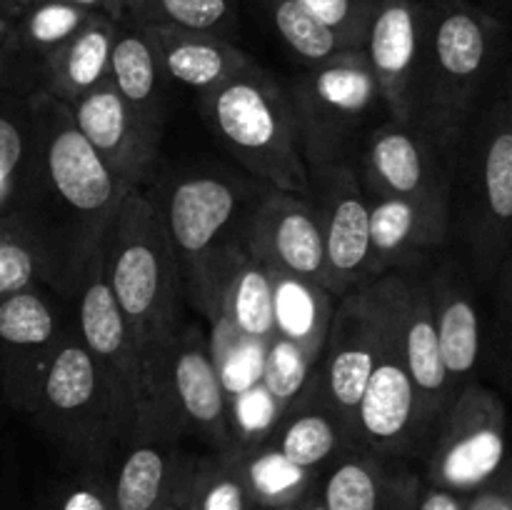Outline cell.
<instances>
[{"mask_svg": "<svg viewBox=\"0 0 512 510\" xmlns=\"http://www.w3.org/2000/svg\"><path fill=\"white\" fill-rule=\"evenodd\" d=\"M505 55L508 23L473 0H428V33L408 128L455 163Z\"/></svg>", "mask_w": 512, "mask_h": 510, "instance_id": "6da1fadb", "label": "cell"}, {"mask_svg": "<svg viewBox=\"0 0 512 510\" xmlns=\"http://www.w3.org/2000/svg\"><path fill=\"white\" fill-rule=\"evenodd\" d=\"M80 283L83 290L78 338L113 393L130 428V440H175L185 428L170 385V355L165 360L148 358L123 310L115 303L113 290L103 275L100 250L83 268Z\"/></svg>", "mask_w": 512, "mask_h": 510, "instance_id": "7a4b0ae2", "label": "cell"}, {"mask_svg": "<svg viewBox=\"0 0 512 510\" xmlns=\"http://www.w3.org/2000/svg\"><path fill=\"white\" fill-rule=\"evenodd\" d=\"M100 263L115 303L145 353L170 348L180 330V270L163 210L140 188L120 200L100 245Z\"/></svg>", "mask_w": 512, "mask_h": 510, "instance_id": "3957f363", "label": "cell"}, {"mask_svg": "<svg viewBox=\"0 0 512 510\" xmlns=\"http://www.w3.org/2000/svg\"><path fill=\"white\" fill-rule=\"evenodd\" d=\"M205 123L233 158L273 190L308 195L310 173L290 93L253 63L203 95Z\"/></svg>", "mask_w": 512, "mask_h": 510, "instance_id": "277c9868", "label": "cell"}, {"mask_svg": "<svg viewBox=\"0 0 512 510\" xmlns=\"http://www.w3.org/2000/svg\"><path fill=\"white\" fill-rule=\"evenodd\" d=\"M475 280L490 288L512 240V95L478 113L458 150L453 208Z\"/></svg>", "mask_w": 512, "mask_h": 510, "instance_id": "5b68a950", "label": "cell"}, {"mask_svg": "<svg viewBox=\"0 0 512 510\" xmlns=\"http://www.w3.org/2000/svg\"><path fill=\"white\" fill-rule=\"evenodd\" d=\"M163 220L190 303L218 323L225 283L248 250L243 245V193L220 175H188L170 188Z\"/></svg>", "mask_w": 512, "mask_h": 510, "instance_id": "8992f818", "label": "cell"}, {"mask_svg": "<svg viewBox=\"0 0 512 510\" xmlns=\"http://www.w3.org/2000/svg\"><path fill=\"white\" fill-rule=\"evenodd\" d=\"M33 108V158L25 185H45L48 193L78 220L83 230L85 265L103 245L105 233L128 190L115 180L105 160L75 125L68 105L43 90L30 95ZM23 195V200H25Z\"/></svg>", "mask_w": 512, "mask_h": 510, "instance_id": "52a82bcc", "label": "cell"}, {"mask_svg": "<svg viewBox=\"0 0 512 510\" xmlns=\"http://www.w3.org/2000/svg\"><path fill=\"white\" fill-rule=\"evenodd\" d=\"M298 118L308 170L328 165L358 168L375 113L385 108L363 48L338 50L310 65L288 90Z\"/></svg>", "mask_w": 512, "mask_h": 510, "instance_id": "ba28073f", "label": "cell"}, {"mask_svg": "<svg viewBox=\"0 0 512 510\" xmlns=\"http://www.w3.org/2000/svg\"><path fill=\"white\" fill-rule=\"evenodd\" d=\"M35 423L85 470H103L130 428L80 338L60 340L38 388Z\"/></svg>", "mask_w": 512, "mask_h": 510, "instance_id": "9c48e42d", "label": "cell"}, {"mask_svg": "<svg viewBox=\"0 0 512 510\" xmlns=\"http://www.w3.org/2000/svg\"><path fill=\"white\" fill-rule=\"evenodd\" d=\"M400 285L403 273H388L338 298L320 358L315 360L303 388L328 405L343 420L350 435L355 410L378 363Z\"/></svg>", "mask_w": 512, "mask_h": 510, "instance_id": "30bf717a", "label": "cell"}, {"mask_svg": "<svg viewBox=\"0 0 512 510\" xmlns=\"http://www.w3.org/2000/svg\"><path fill=\"white\" fill-rule=\"evenodd\" d=\"M508 458V410L503 398L473 380L455 395L438 423L425 453L423 483L470 495L488 483Z\"/></svg>", "mask_w": 512, "mask_h": 510, "instance_id": "8fae6325", "label": "cell"}, {"mask_svg": "<svg viewBox=\"0 0 512 510\" xmlns=\"http://www.w3.org/2000/svg\"><path fill=\"white\" fill-rule=\"evenodd\" d=\"M378 363L370 373L358 410H355V448L390 460L423 458L425 440L420 433L418 395L400 353V305L405 293V270Z\"/></svg>", "mask_w": 512, "mask_h": 510, "instance_id": "7c38bea8", "label": "cell"}, {"mask_svg": "<svg viewBox=\"0 0 512 510\" xmlns=\"http://www.w3.org/2000/svg\"><path fill=\"white\" fill-rule=\"evenodd\" d=\"M368 198H398L425 208H453L455 163L418 130L385 120L370 130L358 163Z\"/></svg>", "mask_w": 512, "mask_h": 510, "instance_id": "4fadbf2b", "label": "cell"}, {"mask_svg": "<svg viewBox=\"0 0 512 510\" xmlns=\"http://www.w3.org/2000/svg\"><path fill=\"white\" fill-rule=\"evenodd\" d=\"M310 173L305 198L323 228V288L335 300L370 283V200L355 165H328Z\"/></svg>", "mask_w": 512, "mask_h": 510, "instance_id": "5bb4252c", "label": "cell"}, {"mask_svg": "<svg viewBox=\"0 0 512 510\" xmlns=\"http://www.w3.org/2000/svg\"><path fill=\"white\" fill-rule=\"evenodd\" d=\"M60 340L58 315L35 285L0 298V393L10 408L33 413Z\"/></svg>", "mask_w": 512, "mask_h": 510, "instance_id": "9a60e30c", "label": "cell"}, {"mask_svg": "<svg viewBox=\"0 0 512 510\" xmlns=\"http://www.w3.org/2000/svg\"><path fill=\"white\" fill-rule=\"evenodd\" d=\"M428 33V0H378L365 33V58L383 95L385 113L410 125L413 93Z\"/></svg>", "mask_w": 512, "mask_h": 510, "instance_id": "2e32d148", "label": "cell"}, {"mask_svg": "<svg viewBox=\"0 0 512 510\" xmlns=\"http://www.w3.org/2000/svg\"><path fill=\"white\" fill-rule=\"evenodd\" d=\"M243 245L268 270L323 285V228L313 203L303 195L270 188L258 208L245 218Z\"/></svg>", "mask_w": 512, "mask_h": 510, "instance_id": "e0dca14e", "label": "cell"}, {"mask_svg": "<svg viewBox=\"0 0 512 510\" xmlns=\"http://www.w3.org/2000/svg\"><path fill=\"white\" fill-rule=\"evenodd\" d=\"M170 385L185 430L200 433L215 453L238 448V433L230 425L228 395L213 348L193 325H180L170 348Z\"/></svg>", "mask_w": 512, "mask_h": 510, "instance_id": "ac0fdd59", "label": "cell"}, {"mask_svg": "<svg viewBox=\"0 0 512 510\" xmlns=\"http://www.w3.org/2000/svg\"><path fill=\"white\" fill-rule=\"evenodd\" d=\"M70 113L85 140L128 193L148 180L150 170L158 163L160 138L148 133L130 113L113 80L105 78L88 90L78 103L70 105Z\"/></svg>", "mask_w": 512, "mask_h": 510, "instance_id": "d6986e66", "label": "cell"}, {"mask_svg": "<svg viewBox=\"0 0 512 510\" xmlns=\"http://www.w3.org/2000/svg\"><path fill=\"white\" fill-rule=\"evenodd\" d=\"M400 353H403L405 370L418 395L420 433H423L425 453H428L438 423L453 403V393H450L448 373H445L438 333H435L428 275H415L413 268L405 270V293L403 305H400Z\"/></svg>", "mask_w": 512, "mask_h": 510, "instance_id": "ffe728a7", "label": "cell"}, {"mask_svg": "<svg viewBox=\"0 0 512 510\" xmlns=\"http://www.w3.org/2000/svg\"><path fill=\"white\" fill-rule=\"evenodd\" d=\"M430 305L440 355L448 373L450 393L455 395L473 383L483 360V323L475 305L468 275L458 263H443L428 275Z\"/></svg>", "mask_w": 512, "mask_h": 510, "instance_id": "44dd1931", "label": "cell"}, {"mask_svg": "<svg viewBox=\"0 0 512 510\" xmlns=\"http://www.w3.org/2000/svg\"><path fill=\"white\" fill-rule=\"evenodd\" d=\"M420 480L403 460L353 448L323 470L318 495L325 510H410Z\"/></svg>", "mask_w": 512, "mask_h": 510, "instance_id": "7402d4cb", "label": "cell"}, {"mask_svg": "<svg viewBox=\"0 0 512 510\" xmlns=\"http://www.w3.org/2000/svg\"><path fill=\"white\" fill-rule=\"evenodd\" d=\"M370 200V278L415 268L450 235L448 210L398 198Z\"/></svg>", "mask_w": 512, "mask_h": 510, "instance_id": "603a6c76", "label": "cell"}, {"mask_svg": "<svg viewBox=\"0 0 512 510\" xmlns=\"http://www.w3.org/2000/svg\"><path fill=\"white\" fill-rule=\"evenodd\" d=\"M148 33L170 83H180L200 95L220 88L253 65L250 55L213 33L175 28V25H140Z\"/></svg>", "mask_w": 512, "mask_h": 510, "instance_id": "cb8c5ba5", "label": "cell"}, {"mask_svg": "<svg viewBox=\"0 0 512 510\" xmlns=\"http://www.w3.org/2000/svg\"><path fill=\"white\" fill-rule=\"evenodd\" d=\"M118 20L93 13L70 40L40 58V90L63 105H73L108 78Z\"/></svg>", "mask_w": 512, "mask_h": 510, "instance_id": "d4e9b609", "label": "cell"}, {"mask_svg": "<svg viewBox=\"0 0 512 510\" xmlns=\"http://www.w3.org/2000/svg\"><path fill=\"white\" fill-rule=\"evenodd\" d=\"M108 78L140 125L160 138L165 123V88L170 80L148 33L140 25L118 23Z\"/></svg>", "mask_w": 512, "mask_h": 510, "instance_id": "484cf974", "label": "cell"}, {"mask_svg": "<svg viewBox=\"0 0 512 510\" xmlns=\"http://www.w3.org/2000/svg\"><path fill=\"white\" fill-rule=\"evenodd\" d=\"M263 438L290 463L313 473H323L335 458L355 448L353 435L343 420L305 390L285 408L275 425H270Z\"/></svg>", "mask_w": 512, "mask_h": 510, "instance_id": "4316f807", "label": "cell"}, {"mask_svg": "<svg viewBox=\"0 0 512 510\" xmlns=\"http://www.w3.org/2000/svg\"><path fill=\"white\" fill-rule=\"evenodd\" d=\"M110 480L115 510H153L163 503L188 470L175 440L133 438Z\"/></svg>", "mask_w": 512, "mask_h": 510, "instance_id": "83f0119b", "label": "cell"}, {"mask_svg": "<svg viewBox=\"0 0 512 510\" xmlns=\"http://www.w3.org/2000/svg\"><path fill=\"white\" fill-rule=\"evenodd\" d=\"M215 333H230L233 338L265 350L275 338L273 283L270 270L260 260L245 253L230 273L220 298Z\"/></svg>", "mask_w": 512, "mask_h": 510, "instance_id": "f1b7e54d", "label": "cell"}, {"mask_svg": "<svg viewBox=\"0 0 512 510\" xmlns=\"http://www.w3.org/2000/svg\"><path fill=\"white\" fill-rule=\"evenodd\" d=\"M228 455L258 510H300L310 495L318 493L323 473L298 468L265 438Z\"/></svg>", "mask_w": 512, "mask_h": 510, "instance_id": "f546056e", "label": "cell"}, {"mask_svg": "<svg viewBox=\"0 0 512 510\" xmlns=\"http://www.w3.org/2000/svg\"><path fill=\"white\" fill-rule=\"evenodd\" d=\"M275 335L293 343L310 363L320 358L338 300L320 283L270 270Z\"/></svg>", "mask_w": 512, "mask_h": 510, "instance_id": "4dcf8cb0", "label": "cell"}, {"mask_svg": "<svg viewBox=\"0 0 512 510\" xmlns=\"http://www.w3.org/2000/svg\"><path fill=\"white\" fill-rule=\"evenodd\" d=\"M33 93L0 95V215L23 200L33 158Z\"/></svg>", "mask_w": 512, "mask_h": 510, "instance_id": "1f68e13d", "label": "cell"}, {"mask_svg": "<svg viewBox=\"0 0 512 510\" xmlns=\"http://www.w3.org/2000/svg\"><path fill=\"white\" fill-rule=\"evenodd\" d=\"M53 270V250L28 213L18 210L15 223L0 238V298L33 288Z\"/></svg>", "mask_w": 512, "mask_h": 510, "instance_id": "d6a6232c", "label": "cell"}, {"mask_svg": "<svg viewBox=\"0 0 512 510\" xmlns=\"http://www.w3.org/2000/svg\"><path fill=\"white\" fill-rule=\"evenodd\" d=\"M188 510H258L230 455L213 453L190 463L185 485Z\"/></svg>", "mask_w": 512, "mask_h": 510, "instance_id": "836d02e7", "label": "cell"}, {"mask_svg": "<svg viewBox=\"0 0 512 510\" xmlns=\"http://www.w3.org/2000/svg\"><path fill=\"white\" fill-rule=\"evenodd\" d=\"M260 3L283 43L305 63L315 65L338 50H348L340 35L323 20L315 18L298 0H260Z\"/></svg>", "mask_w": 512, "mask_h": 510, "instance_id": "e575fe53", "label": "cell"}, {"mask_svg": "<svg viewBox=\"0 0 512 510\" xmlns=\"http://www.w3.org/2000/svg\"><path fill=\"white\" fill-rule=\"evenodd\" d=\"M128 23L175 25L228 38L238 25V0H143Z\"/></svg>", "mask_w": 512, "mask_h": 510, "instance_id": "d590c367", "label": "cell"}, {"mask_svg": "<svg viewBox=\"0 0 512 510\" xmlns=\"http://www.w3.org/2000/svg\"><path fill=\"white\" fill-rule=\"evenodd\" d=\"M90 15H93L90 10L68 0H40L23 18L15 20L13 38L25 53L38 58L40 65V58L73 38L88 23Z\"/></svg>", "mask_w": 512, "mask_h": 510, "instance_id": "8d00e7d4", "label": "cell"}, {"mask_svg": "<svg viewBox=\"0 0 512 510\" xmlns=\"http://www.w3.org/2000/svg\"><path fill=\"white\" fill-rule=\"evenodd\" d=\"M263 383L273 398L288 408L300 393H303L305 383L310 378L313 363L295 348L288 340L275 335L263 350Z\"/></svg>", "mask_w": 512, "mask_h": 510, "instance_id": "74e56055", "label": "cell"}, {"mask_svg": "<svg viewBox=\"0 0 512 510\" xmlns=\"http://www.w3.org/2000/svg\"><path fill=\"white\" fill-rule=\"evenodd\" d=\"M38 510H115L110 480L103 470H85L73 480L55 485Z\"/></svg>", "mask_w": 512, "mask_h": 510, "instance_id": "f35d334b", "label": "cell"}, {"mask_svg": "<svg viewBox=\"0 0 512 510\" xmlns=\"http://www.w3.org/2000/svg\"><path fill=\"white\" fill-rule=\"evenodd\" d=\"M298 3H303L328 28H333L345 48H363L378 0H298Z\"/></svg>", "mask_w": 512, "mask_h": 510, "instance_id": "ab89813d", "label": "cell"}, {"mask_svg": "<svg viewBox=\"0 0 512 510\" xmlns=\"http://www.w3.org/2000/svg\"><path fill=\"white\" fill-rule=\"evenodd\" d=\"M490 288L495 293V325H498L495 338L500 345V360L512 383V240Z\"/></svg>", "mask_w": 512, "mask_h": 510, "instance_id": "60d3db41", "label": "cell"}, {"mask_svg": "<svg viewBox=\"0 0 512 510\" xmlns=\"http://www.w3.org/2000/svg\"><path fill=\"white\" fill-rule=\"evenodd\" d=\"M465 510H512V455L488 483L465 495Z\"/></svg>", "mask_w": 512, "mask_h": 510, "instance_id": "b9f144b4", "label": "cell"}, {"mask_svg": "<svg viewBox=\"0 0 512 510\" xmlns=\"http://www.w3.org/2000/svg\"><path fill=\"white\" fill-rule=\"evenodd\" d=\"M28 60H33V55L25 53L15 38H8L5 43H0V95L8 93H23L18 88L20 85V73L28 65Z\"/></svg>", "mask_w": 512, "mask_h": 510, "instance_id": "7bdbcfd3", "label": "cell"}, {"mask_svg": "<svg viewBox=\"0 0 512 510\" xmlns=\"http://www.w3.org/2000/svg\"><path fill=\"white\" fill-rule=\"evenodd\" d=\"M413 510H465V495H458L445 488H435V485L420 480Z\"/></svg>", "mask_w": 512, "mask_h": 510, "instance_id": "ee69618b", "label": "cell"}, {"mask_svg": "<svg viewBox=\"0 0 512 510\" xmlns=\"http://www.w3.org/2000/svg\"><path fill=\"white\" fill-rule=\"evenodd\" d=\"M193 463V460H190ZM188 473H190V465L188 470H185V475L180 478V483L175 485L173 493L168 495V498L163 500L160 505H155L153 510H188V498H185V485H188Z\"/></svg>", "mask_w": 512, "mask_h": 510, "instance_id": "f6af8a7d", "label": "cell"}, {"mask_svg": "<svg viewBox=\"0 0 512 510\" xmlns=\"http://www.w3.org/2000/svg\"><path fill=\"white\" fill-rule=\"evenodd\" d=\"M35 3H40V0H0V15L8 18L10 23H15V20L23 18Z\"/></svg>", "mask_w": 512, "mask_h": 510, "instance_id": "bcb514c9", "label": "cell"}, {"mask_svg": "<svg viewBox=\"0 0 512 510\" xmlns=\"http://www.w3.org/2000/svg\"><path fill=\"white\" fill-rule=\"evenodd\" d=\"M475 5H480L483 10H488L490 15L500 18L503 23H508V18L512 15V0H473Z\"/></svg>", "mask_w": 512, "mask_h": 510, "instance_id": "7dc6e473", "label": "cell"}, {"mask_svg": "<svg viewBox=\"0 0 512 510\" xmlns=\"http://www.w3.org/2000/svg\"><path fill=\"white\" fill-rule=\"evenodd\" d=\"M68 3L80 5V8L90 10V13H105V15H110L113 20H118V13H115V8L110 0H68Z\"/></svg>", "mask_w": 512, "mask_h": 510, "instance_id": "c3c4849f", "label": "cell"}, {"mask_svg": "<svg viewBox=\"0 0 512 510\" xmlns=\"http://www.w3.org/2000/svg\"><path fill=\"white\" fill-rule=\"evenodd\" d=\"M110 3H113L115 13H118V23H128L130 15L143 5V0H110Z\"/></svg>", "mask_w": 512, "mask_h": 510, "instance_id": "681fc988", "label": "cell"}, {"mask_svg": "<svg viewBox=\"0 0 512 510\" xmlns=\"http://www.w3.org/2000/svg\"><path fill=\"white\" fill-rule=\"evenodd\" d=\"M13 28L15 25L10 23L8 18H3V15H0V43H5L8 38H13Z\"/></svg>", "mask_w": 512, "mask_h": 510, "instance_id": "f907efd6", "label": "cell"}, {"mask_svg": "<svg viewBox=\"0 0 512 510\" xmlns=\"http://www.w3.org/2000/svg\"><path fill=\"white\" fill-rule=\"evenodd\" d=\"M300 510H325V505H323V500H320V495L315 493V495H310L303 505H300Z\"/></svg>", "mask_w": 512, "mask_h": 510, "instance_id": "816d5d0a", "label": "cell"}, {"mask_svg": "<svg viewBox=\"0 0 512 510\" xmlns=\"http://www.w3.org/2000/svg\"><path fill=\"white\" fill-rule=\"evenodd\" d=\"M15 215H18V210H13V213L8 215H0V238H3V235L10 230V225L15 223Z\"/></svg>", "mask_w": 512, "mask_h": 510, "instance_id": "f5cc1de1", "label": "cell"}, {"mask_svg": "<svg viewBox=\"0 0 512 510\" xmlns=\"http://www.w3.org/2000/svg\"><path fill=\"white\" fill-rule=\"evenodd\" d=\"M505 88H508L510 95H512V83H510V80H508V83H505Z\"/></svg>", "mask_w": 512, "mask_h": 510, "instance_id": "db71d44e", "label": "cell"}, {"mask_svg": "<svg viewBox=\"0 0 512 510\" xmlns=\"http://www.w3.org/2000/svg\"><path fill=\"white\" fill-rule=\"evenodd\" d=\"M415 498H418V495H415ZM413 508H415V503H413V505H410V510H413Z\"/></svg>", "mask_w": 512, "mask_h": 510, "instance_id": "11a10c76", "label": "cell"}, {"mask_svg": "<svg viewBox=\"0 0 512 510\" xmlns=\"http://www.w3.org/2000/svg\"><path fill=\"white\" fill-rule=\"evenodd\" d=\"M508 80H510V83H512V70H510V78H508Z\"/></svg>", "mask_w": 512, "mask_h": 510, "instance_id": "9f6ffc18", "label": "cell"}]
</instances>
